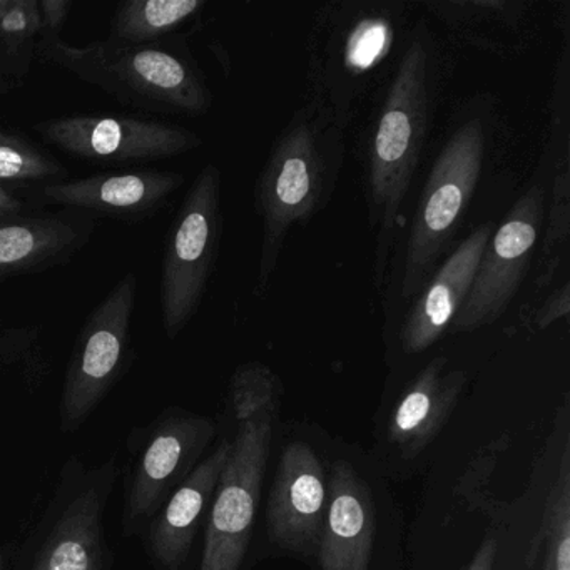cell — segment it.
Wrapping results in <instances>:
<instances>
[{
    "mask_svg": "<svg viewBox=\"0 0 570 570\" xmlns=\"http://www.w3.org/2000/svg\"><path fill=\"white\" fill-rule=\"evenodd\" d=\"M229 450L232 440L223 439L146 527V547L159 570H179L188 560L199 525L212 507Z\"/></svg>",
    "mask_w": 570,
    "mask_h": 570,
    "instance_id": "15",
    "label": "cell"
},
{
    "mask_svg": "<svg viewBox=\"0 0 570 570\" xmlns=\"http://www.w3.org/2000/svg\"><path fill=\"white\" fill-rule=\"evenodd\" d=\"M569 173H562L556 179V205L559 213L552 212L550 218L549 233H547L546 245V262L540 266L539 285H546L552 278L556 266L559 265L557 256L559 249L566 245L567 236H569Z\"/></svg>",
    "mask_w": 570,
    "mask_h": 570,
    "instance_id": "24",
    "label": "cell"
},
{
    "mask_svg": "<svg viewBox=\"0 0 570 570\" xmlns=\"http://www.w3.org/2000/svg\"><path fill=\"white\" fill-rule=\"evenodd\" d=\"M12 559V546L0 549V570H8Z\"/></svg>",
    "mask_w": 570,
    "mask_h": 570,
    "instance_id": "30",
    "label": "cell"
},
{
    "mask_svg": "<svg viewBox=\"0 0 570 570\" xmlns=\"http://www.w3.org/2000/svg\"><path fill=\"white\" fill-rule=\"evenodd\" d=\"M39 55L129 108L165 115H202L209 92L191 59L161 45L102 39L71 46L61 38L39 42Z\"/></svg>",
    "mask_w": 570,
    "mask_h": 570,
    "instance_id": "2",
    "label": "cell"
},
{
    "mask_svg": "<svg viewBox=\"0 0 570 570\" xmlns=\"http://www.w3.org/2000/svg\"><path fill=\"white\" fill-rule=\"evenodd\" d=\"M0 365H18L31 376L45 373L38 330L0 326Z\"/></svg>",
    "mask_w": 570,
    "mask_h": 570,
    "instance_id": "23",
    "label": "cell"
},
{
    "mask_svg": "<svg viewBox=\"0 0 570 570\" xmlns=\"http://www.w3.org/2000/svg\"><path fill=\"white\" fill-rule=\"evenodd\" d=\"M328 510V479L312 445L293 442L283 450L269 490L266 520L273 543L289 552L312 556Z\"/></svg>",
    "mask_w": 570,
    "mask_h": 570,
    "instance_id": "11",
    "label": "cell"
},
{
    "mask_svg": "<svg viewBox=\"0 0 570 570\" xmlns=\"http://www.w3.org/2000/svg\"><path fill=\"white\" fill-rule=\"evenodd\" d=\"M567 313H569V286L563 285L562 289L556 293V295L547 302V305L543 306L537 322H539L540 328H547L550 323L562 318V316H567Z\"/></svg>",
    "mask_w": 570,
    "mask_h": 570,
    "instance_id": "27",
    "label": "cell"
},
{
    "mask_svg": "<svg viewBox=\"0 0 570 570\" xmlns=\"http://www.w3.org/2000/svg\"><path fill=\"white\" fill-rule=\"evenodd\" d=\"M136 302L138 278L128 273L99 303L79 333L62 386L65 432L78 430L121 379Z\"/></svg>",
    "mask_w": 570,
    "mask_h": 570,
    "instance_id": "7",
    "label": "cell"
},
{
    "mask_svg": "<svg viewBox=\"0 0 570 570\" xmlns=\"http://www.w3.org/2000/svg\"><path fill=\"white\" fill-rule=\"evenodd\" d=\"M116 476L115 460L98 469L78 460L66 465L26 570H109L102 519Z\"/></svg>",
    "mask_w": 570,
    "mask_h": 570,
    "instance_id": "6",
    "label": "cell"
},
{
    "mask_svg": "<svg viewBox=\"0 0 570 570\" xmlns=\"http://www.w3.org/2000/svg\"><path fill=\"white\" fill-rule=\"evenodd\" d=\"M49 145L95 165L131 166L198 149L202 138L141 116L79 115L35 125Z\"/></svg>",
    "mask_w": 570,
    "mask_h": 570,
    "instance_id": "8",
    "label": "cell"
},
{
    "mask_svg": "<svg viewBox=\"0 0 570 570\" xmlns=\"http://www.w3.org/2000/svg\"><path fill=\"white\" fill-rule=\"evenodd\" d=\"M543 218L542 189L530 188L513 206L485 246L453 332H472L495 323L509 308L532 259Z\"/></svg>",
    "mask_w": 570,
    "mask_h": 570,
    "instance_id": "10",
    "label": "cell"
},
{
    "mask_svg": "<svg viewBox=\"0 0 570 570\" xmlns=\"http://www.w3.org/2000/svg\"><path fill=\"white\" fill-rule=\"evenodd\" d=\"M42 39L39 0H0V92L24 82Z\"/></svg>",
    "mask_w": 570,
    "mask_h": 570,
    "instance_id": "19",
    "label": "cell"
},
{
    "mask_svg": "<svg viewBox=\"0 0 570 570\" xmlns=\"http://www.w3.org/2000/svg\"><path fill=\"white\" fill-rule=\"evenodd\" d=\"M492 235L493 223L473 229L469 238L463 239L459 248L433 273L425 292L403 323L402 345L405 353L416 355L425 352L442 338L469 295L476 266Z\"/></svg>",
    "mask_w": 570,
    "mask_h": 570,
    "instance_id": "16",
    "label": "cell"
},
{
    "mask_svg": "<svg viewBox=\"0 0 570 570\" xmlns=\"http://www.w3.org/2000/svg\"><path fill=\"white\" fill-rule=\"evenodd\" d=\"M383 45V29L380 26L370 28L365 35L360 38L358 45L355 46V61L358 65L366 66L373 61Z\"/></svg>",
    "mask_w": 570,
    "mask_h": 570,
    "instance_id": "26",
    "label": "cell"
},
{
    "mask_svg": "<svg viewBox=\"0 0 570 570\" xmlns=\"http://www.w3.org/2000/svg\"><path fill=\"white\" fill-rule=\"evenodd\" d=\"M429 125V55L420 41L406 49L376 125L370 188L383 232L399 218Z\"/></svg>",
    "mask_w": 570,
    "mask_h": 570,
    "instance_id": "3",
    "label": "cell"
},
{
    "mask_svg": "<svg viewBox=\"0 0 570 570\" xmlns=\"http://www.w3.org/2000/svg\"><path fill=\"white\" fill-rule=\"evenodd\" d=\"M215 432L212 419L181 410H171L156 420L129 473L126 533L141 532L148 527L166 500L202 462Z\"/></svg>",
    "mask_w": 570,
    "mask_h": 570,
    "instance_id": "9",
    "label": "cell"
},
{
    "mask_svg": "<svg viewBox=\"0 0 570 570\" xmlns=\"http://www.w3.org/2000/svg\"><path fill=\"white\" fill-rule=\"evenodd\" d=\"M497 559V540L493 537H487L482 543H480L476 552L473 553L470 562L460 570H493Z\"/></svg>",
    "mask_w": 570,
    "mask_h": 570,
    "instance_id": "28",
    "label": "cell"
},
{
    "mask_svg": "<svg viewBox=\"0 0 570 570\" xmlns=\"http://www.w3.org/2000/svg\"><path fill=\"white\" fill-rule=\"evenodd\" d=\"M542 542L546 543L543 570H570V453L563 450L559 476L547 500Z\"/></svg>",
    "mask_w": 570,
    "mask_h": 570,
    "instance_id": "22",
    "label": "cell"
},
{
    "mask_svg": "<svg viewBox=\"0 0 570 570\" xmlns=\"http://www.w3.org/2000/svg\"><path fill=\"white\" fill-rule=\"evenodd\" d=\"M445 368V356L432 360L410 383L390 415V443L405 459L419 455L436 439L462 395L465 373Z\"/></svg>",
    "mask_w": 570,
    "mask_h": 570,
    "instance_id": "18",
    "label": "cell"
},
{
    "mask_svg": "<svg viewBox=\"0 0 570 570\" xmlns=\"http://www.w3.org/2000/svg\"><path fill=\"white\" fill-rule=\"evenodd\" d=\"M222 235V175L205 166L173 222L161 272L163 328L176 338L198 312Z\"/></svg>",
    "mask_w": 570,
    "mask_h": 570,
    "instance_id": "5",
    "label": "cell"
},
{
    "mask_svg": "<svg viewBox=\"0 0 570 570\" xmlns=\"http://www.w3.org/2000/svg\"><path fill=\"white\" fill-rule=\"evenodd\" d=\"M95 232V216L75 209L0 222V278L61 265L85 248Z\"/></svg>",
    "mask_w": 570,
    "mask_h": 570,
    "instance_id": "17",
    "label": "cell"
},
{
    "mask_svg": "<svg viewBox=\"0 0 570 570\" xmlns=\"http://www.w3.org/2000/svg\"><path fill=\"white\" fill-rule=\"evenodd\" d=\"M42 19V39L61 38V29L68 21L72 9L71 0H39Z\"/></svg>",
    "mask_w": 570,
    "mask_h": 570,
    "instance_id": "25",
    "label": "cell"
},
{
    "mask_svg": "<svg viewBox=\"0 0 570 570\" xmlns=\"http://www.w3.org/2000/svg\"><path fill=\"white\" fill-rule=\"evenodd\" d=\"M323 191V161L308 125H298L279 141L263 178L265 238L276 248L289 226L315 212Z\"/></svg>",
    "mask_w": 570,
    "mask_h": 570,
    "instance_id": "13",
    "label": "cell"
},
{
    "mask_svg": "<svg viewBox=\"0 0 570 570\" xmlns=\"http://www.w3.org/2000/svg\"><path fill=\"white\" fill-rule=\"evenodd\" d=\"M66 168L28 136L0 128V185H49L61 181Z\"/></svg>",
    "mask_w": 570,
    "mask_h": 570,
    "instance_id": "21",
    "label": "cell"
},
{
    "mask_svg": "<svg viewBox=\"0 0 570 570\" xmlns=\"http://www.w3.org/2000/svg\"><path fill=\"white\" fill-rule=\"evenodd\" d=\"M375 540V503L368 483L346 460H336L328 479V510L320 537L322 570H368Z\"/></svg>",
    "mask_w": 570,
    "mask_h": 570,
    "instance_id": "14",
    "label": "cell"
},
{
    "mask_svg": "<svg viewBox=\"0 0 570 570\" xmlns=\"http://www.w3.org/2000/svg\"><path fill=\"white\" fill-rule=\"evenodd\" d=\"M203 6L202 0H128L116 9L109 38L128 45H158Z\"/></svg>",
    "mask_w": 570,
    "mask_h": 570,
    "instance_id": "20",
    "label": "cell"
},
{
    "mask_svg": "<svg viewBox=\"0 0 570 570\" xmlns=\"http://www.w3.org/2000/svg\"><path fill=\"white\" fill-rule=\"evenodd\" d=\"M181 183L178 173L129 169L49 183L39 186L36 196L48 205L65 206L86 215L135 222L155 215Z\"/></svg>",
    "mask_w": 570,
    "mask_h": 570,
    "instance_id": "12",
    "label": "cell"
},
{
    "mask_svg": "<svg viewBox=\"0 0 570 570\" xmlns=\"http://www.w3.org/2000/svg\"><path fill=\"white\" fill-rule=\"evenodd\" d=\"M26 203L9 186L0 185V222L24 216Z\"/></svg>",
    "mask_w": 570,
    "mask_h": 570,
    "instance_id": "29",
    "label": "cell"
},
{
    "mask_svg": "<svg viewBox=\"0 0 570 570\" xmlns=\"http://www.w3.org/2000/svg\"><path fill=\"white\" fill-rule=\"evenodd\" d=\"M485 151L480 119L460 126L433 163L406 246L402 295H416L429 283L475 191Z\"/></svg>",
    "mask_w": 570,
    "mask_h": 570,
    "instance_id": "4",
    "label": "cell"
},
{
    "mask_svg": "<svg viewBox=\"0 0 570 570\" xmlns=\"http://www.w3.org/2000/svg\"><path fill=\"white\" fill-rule=\"evenodd\" d=\"M236 432L206 523L199 570H239L252 540L279 410L276 376L262 365L233 376Z\"/></svg>",
    "mask_w": 570,
    "mask_h": 570,
    "instance_id": "1",
    "label": "cell"
}]
</instances>
